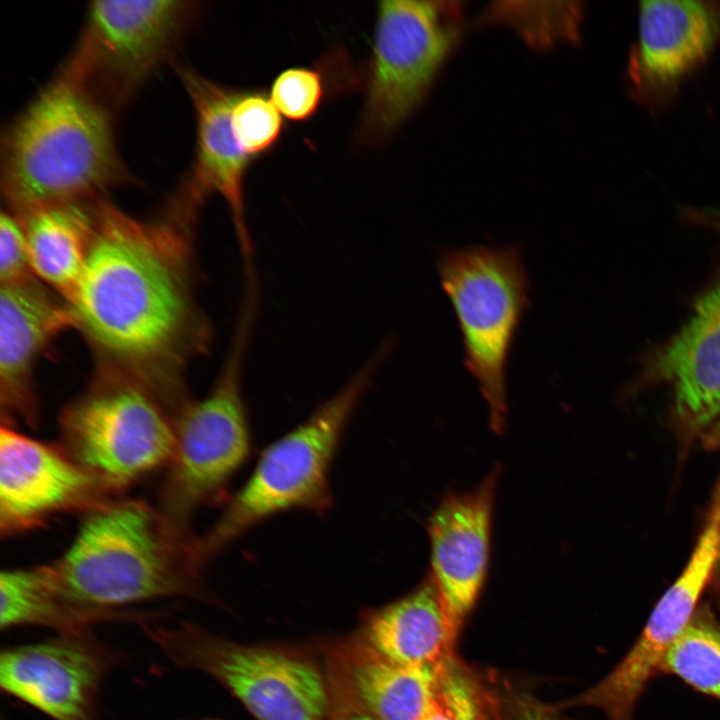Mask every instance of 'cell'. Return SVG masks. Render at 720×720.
<instances>
[{"instance_id":"obj_1","label":"cell","mask_w":720,"mask_h":720,"mask_svg":"<svg viewBox=\"0 0 720 720\" xmlns=\"http://www.w3.org/2000/svg\"><path fill=\"white\" fill-rule=\"evenodd\" d=\"M198 216L173 196L146 219L97 200L85 266L67 301L97 373L144 388L174 419L192 399L187 368L212 340L196 293Z\"/></svg>"},{"instance_id":"obj_2","label":"cell","mask_w":720,"mask_h":720,"mask_svg":"<svg viewBox=\"0 0 720 720\" xmlns=\"http://www.w3.org/2000/svg\"><path fill=\"white\" fill-rule=\"evenodd\" d=\"M114 115L55 77L1 137L0 184L18 217L63 204L90 203L133 177L120 157Z\"/></svg>"},{"instance_id":"obj_3","label":"cell","mask_w":720,"mask_h":720,"mask_svg":"<svg viewBox=\"0 0 720 720\" xmlns=\"http://www.w3.org/2000/svg\"><path fill=\"white\" fill-rule=\"evenodd\" d=\"M195 538L158 506L113 498L86 513L70 547L46 565L60 593L86 608L207 599L194 560Z\"/></svg>"},{"instance_id":"obj_4","label":"cell","mask_w":720,"mask_h":720,"mask_svg":"<svg viewBox=\"0 0 720 720\" xmlns=\"http://www.w3.org/2000/svg\"><path fill=\"white\" fill-rule=\"evenodd\" d=\"M392 345L389 340L381 343L340 390L262 452L222 515L196 536L194 559L201 571L239 536L276 514L293 509L328 511L329 471L342 434Z\"/></svg>"},{"instance_id":"obj_5","label":"cell","mask_w":720,"mask_h":720,"mask_svg":"<svg viewBox=\"0 0 720 720\" xmlns=\"http://www.w3.org/2000/svg\"><path fill=\"white\" fill-rule=\"evenodd\" d=\"M437 270L461 331L464 363L503 431L508 406L507 364L520 322L530 305L529 277L517 245H474L440 254Z\"/></svg>"},{"instance_id":"obj_6","label":"cell","mask_w":720,"mask_h":720,"mask_svg":"<svg viewBox=\"0 0 720 720\" xmlns=\"http://www.w3.org/2000/svg\"><path fill=\"white\" fill-rule=\"evenodd\" d=\"M201 3L182 0H100L56 77L113 115L173 53Z\"/></svg>"},{"instance_id":"obj_7","label":"cell","mask_w":720,"mask_h":720,"mask_svg":"<svg viewBox=\"0 0 720 720\" xmlns=\"http://www.w3.org/2000/svg\"><path fill=\"white\" fill-rule=\"evenodd\" d=\"M243 304L230 349L215 384L191 399L175 421L176 448L157 505L177 524L190 528L193 513L216 501L252 450L242 394V371L254 315Z\"/></svg>"},{"instance_id":"obj_8","label":"cell","mask_w":720,"mask_h":720,"mask_svg":"<svg viewBox=\"0 0 720 720\" xmlns=\"http://www.w3.org/2000/svg\"><path fill=\"white\" fill-rule=\"evenodd\" d=\"M461 1L377 4L359 135L383 141L421 105L463 31Z\"/></svg>"},{"instance_id":"obj_9","label":"cell","mask_w":720,"mask_h":720,"mask_svg":"<svg viewBox=\"0 0 720 720\" xmlns=\"http://www.w3.org/2000/svg\"><path fill=\"white\" fill-rule=\"evenodd\" d=\"M60 445L116 494L170 463L175 421L163 404L127 380L97 373L59 418Z\"/></svg>"},{"instance_id":"obj_10","label":"cell","mask_w":720,"mask_h":720,"mask_svg":"<svg viewBox=\"0 0 720 720\" xmlns=\"http://www.w3.org/2000/svg\"><path fill=\"white\" fill-rule=\"evenodd\" d=\"M142 629L176 665L222 683L257 720H326V689L309 663L218 639L189 622L176 628L144 623Z\"/></svg>"},{"instance_id":"obj_11","label":"cell","mask_w":720,"mask_h":720,"mask_svg":"<svg viewBox=\"0 0 720 720\" xmlns=\"http://www.w3.org/2000/svg\"><path fill=\"white\" fill-rule=\"evenodd\" d=\"M116 493L61 446L1 424L0 534L11 537L39 527L61 512H84Z\"/></svg>"},{"instance_id":"obj_12","label":"cell","mask_w":720,"mask_h":720,"mask_svg":"<svg viewBox=\"0 0 720 720\" xmlns=\"http://www.w3.org/2000/svg\"><path fill=\"white\" fill-rule=\"evenodd\" d=\"M638 16L626 84L636 103L657 112L719 43L720 1H642Z\"/></svg>"},{"instance_id":"obj_13","label":"cell","mask_w":720,"mask_h":720,"mask_svg":"<svg viewBox=\"0 0 720 720\" xmlns=\"http://www.w3.org/2000/svg\"><path fill=\"white\" fill-rule=\"evenodd\" d=\"M114 660L91 633L58 635L3 650L0 685L54 720H99L100 686Z\"/></svg>"},{"instance_id":"obj_14","label":"cell","mask_w":720,"mask_h":720,"mask_svg":"<svg viewBox=\"0 0 720 720\" xmlns=\"http://www.w3.org/2000/svg\"><path fill=\"white\" fill-rule=\"evenodd\" d=\"M35 276L0 284L1 424L22 420L37 425L34 370L38 358L59 335L75 329L67 302Z\"/></svg>"},{"instance_id":"obj_15","label":"cell","mask_w":720,"mask_h":720,"mask_svg":"<svg viewBox=\"0 0 720 720\" xmlns=\"http://www.w3.org/2000/svg\"><path fill=\"white\" fill-rule=\"evenodd\" d=\"M499 477L500 468L495 466L476 489L445 495L429 519L430 576L457 631L486 578Z\"/></svg>"},{"instance_id":"obj_16","label":"cell","mask_w":720,"mask_h":720,"mask_svg":"<svg viewBox=\"0 0 720 720\" xmlns=\"http://www.w3.org/2000/svg\"><path fill=\"white\" fill-rule=\"evenodd\" d=\"M177 72L196 119L192 165L177 192L198 209L211 195H220L230 209L241 251L250 261L244 183L254 160L239 146L231 125L232 107L240 90L212 81L187 66H179Z\"/></svg>"},{"instance_id":"obj_17","label":"cell","mask_w":720,"mask_h":720,"mask_svg":"<svg viewBox=\"0 0 720 720\" xmlns=\"http://www.w3.org/2000/svg\"><path fill=\"white\" fill-rule=\"evenodd\" d=\"M715 568V553L707 547H696L681 575L654 607L632 648L573 704L598 708L608 720H632L640 696L696 612Z\"/></svg>"},{"instance_id":"obj_18","label":"cell","mask_w":720,"mask_h":720,"mask_svg":"<svg viewBox=\"0 0 720 720\" xmlns=\"http://www.w3.org/2000/svg\"><path fill=\"white\" fill-rule=\"evenodd\" d=\"M647 381L671 384L679 423L699 432L720 413V280L696 301L682 329L648 360Z\"/></svg>"},{"instance_id":"obj_19","label":"cell","mask_w":720,"mask_h":720,"mask_svg":"<svg viewBox=\"0 0 720 720\" xmlns=\"http://www.w3.org/2000/svg\"><path fill=\"white\" fill-rule=\"evenodd\" d=\"M365 632L368 646L379 655L436 671L453 659L458 631L429 574L412 593L374 612Z\"/></svg>"},{"instance_id":"obj_20","label":"cell","mask_w":720,"mask_h":720,"mask_svg":"<svg viewBox=\"0 0 720 720\" xmlns=\"http://www.w3.org/2000/svg\"><path fill=\"white\" fill-rule=\"evenodd\" d=\"M96 201L45 207L19 217L33 275L66 302L85 266Z\"/></svg>"},{"instance_id":"obj_21","label":"cell","mask_w":720,"mask_h":720,"mask_svg":"<svg viewBox=\"0 0 720 720\" xmlns=\"http://www.w3.org/2000/svg\"><path fill=\"white\" fill-rule=\"evenodd\" d=\"M0 602L2 629L37 625L54 629L58 635L89 634L98 622L142 617L136 613L97 610L72 603L56 588L46 564L2 571Z\"/></svg>"},{"instance_id":"obj_22","label":"cell","mask_w":720,"mask_h":720,"mask_svg":"<svg viewBox=\"0 0 720 720\" xmlns=\"http://www.w3.org/2000/svg\"><path fill=\"white\" fill-rule=\"evenodd\" d=\"M352 688L374 720H425L436 698V671L391 661L364 647L350 662Z\"/></svg>"},{"instance_id":"obj_23","label":"cell","mask_w":720,"mask_h":720,"mask_svg":"<svg viewBox=\"0 0 720 720\" xmlns=\"http://www.w3.org/2000/svg\"><path fill=\"white\" fill-rule=\"evenodd\" d=\"M658 672L677 676L720 701V623L707 606H698L667 650Z\"/></svg>"},{"instance_id":"obj_24","label":"cell","mask_w":720,"mask_h":720,"mask_svg":"<svg viewBox=\"0 0 720 720\" xmlns=\"http://www.w3.org/2000/svg\"><path fill=\"white\" fill-rule=\"evenodd\" d=\"M583 15L580 2H495L484 17L511 26L535 48L576 42Z\"/></svg>"},{"instance_id":"obj_25","label":"cell","mask_w":720,"mask_h":720,"mask_svg":"<svg viewBox=\"0 0 720 720\" xmlns=\"http://www.w3.org/2000/svg\"><path fill=\"white\" fill-rule=\"evenodd\" d=\"M233 134L241 149L253 160L270 152L279 142L283 116L270 94L240 90L231 111Z\"/></svg>"},{"instance_id":"obj_26","label":"cell","mask_w":720,"mask_h":720,"mask_svg":"<svg viewBox=\"0 0 720 720\" xmlns=\"http://www.w3.org/2000/svg\"><path fill=\"white\" fill-rule=\"evenodd\" d=\"M326 84L320 69L290 67L274 79L270 97L281 115L294 122L310 119L326 95Z\"/></svg>"},{"instance_id":"obj_27","label":"cell","mask_w":720,"mask_h":720,"mask_svg":"<svg viewBox=\"0 0 720 720\" xmlns=\"http://www.w3.org/2000/svg\"><path fill=\"white\" fill-rule=\"evenodd\" d=\"M34 276L21 219L8 210L0 215V284Z\"/></svg>"},{"instance_id":"obj_28","label":"cell","mask_w":720,"mask_h":720,"mask_svg":"<svg viewBox=\"0 0 720 720\" xmlns=\"http://www.w3.org/2000/svg\"><path fill=\"white\" fill-rule=\"evenodd\" d=\"M514 713L508 720H558L544 706L523 700L517 701Z\"/></svg>"},{"instance_id":"obj_29","label":"cell","mask_w":720,"mask_h":720,"mask_svg":"<svg viewBox=\"0 0 720 720\" xmlns=\"http://www.w3.org/2000/svg\"><path fill=\"white\" fill-rule=\"evenodd\" d=\"M334 720H374V719L365 711H359V710L353 709L352 711L345 712L344 714L338 716Z\"/></svg>"},{"instance_id":"obj_30","label":"cell","mask_w":720,"mask_h":720,"mask_svg":"<svg viewBox=\"0 0 720 720\" xmlns=\"http://www.w3.org/2000/svg\"><path fill=\"white\" fill-rule=\"evenodd\" d=\"M425 720H455L450 715H448L435 701L430 713L425 718Z\"/></svg>"},{"instance_id":"obj_31","label":"cell","mask_w":720,"mask_h":720,"mask_svg":"<svg viewBox=\"0 0 720 720\" xmlns=\"http://www.w3.org/2000/svg\"><path fill=\"white\" fill-rule=\"evenodd\" d=\"M706 218L709 224L720 226V208L707 209Z\"/></svg>"},{"instance_id":"obj_32","label":"cell","mask_w":720,"mask_h":720,"mask_svg":"<svg viewBox=\"0 0 720 720\" xmlns=\"http://www.w3.org/2000/svg\"><path fill=\"white\" fill-rule=\"evenodd\" d=\"M719 487H720V486H719ZM719 527H720V523H719ZM716 567L720 570V548H719V557H718V562H717V566H716Z\"/></svg>"},{"instance_id":"obj_33","label":"cell","mask_w":720,"mask_h":720,"mask_svg":"<svg viewBox=\"0 0 720 720\" xmlns=\"http://www.w3.org/2000/svg\"><path fill=\"white\" fill-rule=\"evenodd\" d=\"M719 584H720V583H719ZM717 597H718V600L720 601V585H719V587H718V589H717Z\"/></svg>"},{"instance_id":"obj_34","label":"cell","mask_w":720,"mask_h":720,"mask_svg":"<svg viewBox=\"0 0 720 720\" xmlns=\"http://www.w3.org/2000/svg\"><path fill=\"white\" fill-rule=\"evenodd\" d=\"M208 720H212V719H208Z\"/></svg>"}]
</instances>
